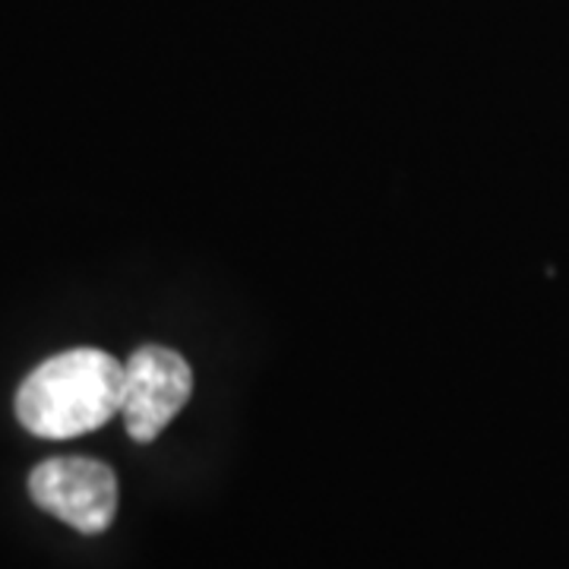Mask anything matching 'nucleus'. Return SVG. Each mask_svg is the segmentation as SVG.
I'll list each match as a JSON object with an SVG mask.
<instances>
[{
  "mask_svg": "<svg viewBox=\"0 0 569 569\" xmlns=\"http://www.w3.org/2000/svg\"><path fill=\"white\" fill-rule=\"evenodd\" d=\"M29 493L36 507L51 512L82 535H102L118 512V478L96 459H48L32 468Z\"/></svg>",
  "mask_w": 569,
  "mask_h": 569,
  "instance_id": "2",
  "label": "nucleus"
},
{
  "mask_svg": "<svg viewBox=\"0 0 569 569\" xmlns=\"http://www.w3.org/2000/svg\"><path fill=\"white\" fill-rule=\"evenodd\" d=\"M123 365L99 348L41 361L17 392V418L39 440H70L121 415Z\"/></svg>",
  "mask_w": 569,
  "mask_h": 569,
  "instance_id": "1",
  "label": "nucleus"
},
{
  "mask_svg": "<svg viewBox=\"0 0 569 569\" xmlns=\"http://www.w3.org/2000/svg\"><path fill=\"white\" fill-rule=\"evenodd\" d=\"M193 392V370L178 351L142 346L123 367L121 418L137 443H152Z\"/></svg>",
  "mask_w": 569,
  "mask_h": 569,
  "instance_id": "3",
  "label": "nucleus"
}]
</instances>
